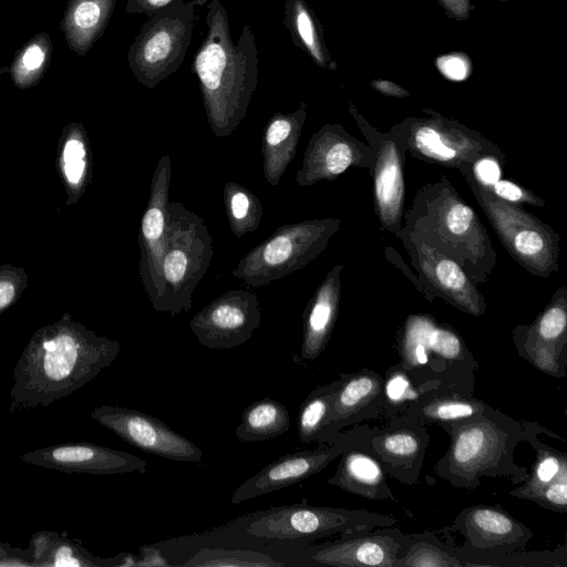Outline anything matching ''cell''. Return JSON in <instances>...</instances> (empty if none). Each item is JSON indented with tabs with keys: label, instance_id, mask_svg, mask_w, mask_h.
I'll return each instance as SVG.
<instances>
[{
	"label": "cell",
	"instance_id": "obj_1",
	"mask_svg": "<svg viewBox=\"0 0 567 567\" xmlns=\"http://www.w3.org/2000/svg\"><path fill=\"white\" fill-rule=\"evenodd\" d=\"M117 341L62 323L39 331L13 372L9 412L47 408L80 390L117 358Z\"/></svg>",
	"mask_w": 567,
	"mask_h": 567
},
{
	"label": "cell",
	"instance_id": "obj_2",
	"mask_svg": "<svg viewBox=\"0 0 567 567\" xmlns=\"http://www.w3.org/2000/svg\"><path fill=\"white\" fill-rule=\"evenodd\" d=\"M207 32L194 56L206 117L216 137H229L246 117L258 82V51L255 34L245 24L234 42L227 9L209 0Z\"/></svg>",
	"mask_w": 567,
	"mask_h": 567
},
{
	"label": "cell",
	"instance_id": "obj_3",
	"mask_svg": "<svg viewBox=\"0 0 567 567\" xmlns=\"http://www.w3.org/2000/svg\"><path fill=\"white\" fill-rule=\"evenodd\" d=\"M403 220L409 235L457 262L475 285L487 281L496 251L474 209L444 175L416 190Z\"/></svg>",
	"mask_w": 567,
	"mask_h": 567
},
{
	"label": "cell",
	"instance_id": "obj_4",
	"mask_svg": "<svg viewBox=\"0 0 567 567\" xmlns=\"http://www.w3.org/2000/svg\"><path fill=\"white\" fill-rule=\"evenodd\" d=\"M398 519L374 512L346 509L302 503L275 506L251 513L230 524L225 532L257 543L311 542L331 535H348L391 527Z\"/></svg>",
	"mask_w": 567,
	"mask_h": 567
},
{
	"label": "cell",
	"instance_id": "obj_5",
	"mask_svg": "<svg viewBox=\"0 0 567 567\" xmlns=\"http://www.w3.org/2000/svg\"><path fill=\"white\" fill-rule=\"evenodd\" d=\"M451 435L447 454L437 465V472L454 485L474 488L483 475H503L505 461L513 453L519 426L507 416L498 415L488 406L474 416L443 423Z\"/></svg>",
	"mask_w": 567,
	"mask_h": 567
},
{
	"label": "cell",
	"instance_id": "obj_6",
	"mask_svg": "<svg viewBox=\"0 0 567 567\" xmlns=\"http://www.w3.org/2000/svg\"><path fill=\"white\" fill-rule=\"evenodd\" d=\"M212 257L213 240L204 220L182 203L169 202L161 271L163 291L156 311L171 317L188 311Z\"/></svg>",
	"mask_w": 567,
	"mask_h": 567
},
{
	"label": "cell",
	"instance_id": "obj_7",
	"mask_svg": "<svg viewBox=\"0 0 567 567\" xmlns=\"http://www.w3.org/2000/svg\"><path fill=\"white\" fill-rule=\"evenodd\" d=\"M340 227L341 219L333 217L282 225L247 252L231 274L252 288L270 285L313 261Z\"/></svg>",
	"mask_w": 567,
	"mask_h": 567
},
{
	"label": "cell",
	"instance_id": "obj_8",
	"mask_svg": "<svg viewBox=\"0 0 567 567\" xmlns=\"http://www.w3.org/2000/svg\"><path fill=\"white\" fill-rule=\"evenodd\" d=\"M208 0H175L148 17L127 52L138 83L154 89L182 66L193 38L196 8Z\"/></svg>",
	"mask_w": 567,
	"mask_h": 567
},
{
	"label": "cell",
	"instance_id": "obj_9",
	"mask_svg": "<svg viewBox=\"0 0 567 567\" xmlns=\"http://www.w3.org/2000/svg\"><path fill=\"white\" fill-rule=\"evenodd\" d=\"M468 166L458 171L512 258L542 278L558 271L559 234L519 205L502 200L483 189L474 182Z\"/></svg>",
	"mask_w": 567,
	"mask_h": 567
},
{
	"label": "cell",
	"instance_id": "obj_10",
	"mask_svg": "<svg viewBox=\"0 0 567 567\" xmlns=\"http://www.w3.org/2000/svg\"><path fill=\"white\" fill-rule=\"evenodd\" d=\"M390 131L402 140L406 154L427 163L457 171L485 157L506 164V155L498 145L453 122L405 121Z\"/></svg>",
	"mask_w": 567,
	"mask_h": 567
},
{
	"label": "cell",
	"instance_id": "obj_11",
	"mask_svg": "<svg viewBox=\"0 0 567 567\" xmlns=\"http://www.w3.org/2000/svg\"><path fill=\"white\" fill-rule=\"evenodd\" d=\"M372 151L369 174L372 178L374 213L381 227L395 235L401 228L405 209L404 164L406 148L392 131L383 133L371 127L351 109Z\"/></svg>",
	"mask_w": 567,
	"mask_h": 567
},
{
	"label": "cell",
	"instance_id": "obj_12",
	"mask_svg": "<svg viewBox=\"0 0 567 567\" xmlns=\"http://www.w3.org/2000/svg\"><path fill=\"white\" fill-rule=\"evenodd\" d=\"M395 237L406 249L412 267L434 298H441L474 317L485 313V297L457 262L415 239L402 227L395 233Z\"/></svg>",
	"mask_w": 567,
	"mask_h": 567
},
{
	"label": "cell",
	"instance_id": "obj_13",
	"mask_svg": "<svg viewBox=\"0 0 567 567\" xmlns=\"http://www.w3.org/2000/svg\"><path fill=\"white\" fill-rule=\"evenodd\" d=\"M90 417L127 444L163 458L200 462L203 451L157 417L124 406L101 405Z\"/></svg>",
	"mask_w": 567,
	"mask_h": 567
},
{
	"label": "cell",
	"instance_id": "obj_14",
	"mask_svg": "<svg viewBox=\"0 0 567 567\" xmlns=\"http://www.w3.org/2000/svg\"><path fill=\"white\" fill-rule=\"evenodd\" d=\"M258 297L247 290H229L206 305L189 322L198 342L208 349H231L248 341L261 324Z\"/></svg>",
	"mask_w": 567,
	"mask_h": 567
},
{
	"label": "cell",
	"instance_id": "obj_15",
	"mask_svg": "<svg viewBox=\"0 0 567 567\" xmlns=\"http://www.w3.org/2000/svg\"><path fill=\"white\" fill-rule=\"evenodd\" d=\"M172 181V162L163 155L153 172L150 196L141 219L138 235L140 278L153 308L157 310L163 291L162 257L167 226V206Z\"/></svg>",
	"mask_w": 567,
	"mask_h": 567
},
{
	"label": "cell",
	"instance_id": "obj_16",
	"mask_svg": "<svg viewBox=\"0 0 567 567\" xmlns=\"http://www.w3.org/2000/svg\"><path fill=\"white\" fill-rule=\"evenodd\" d=\"M412 535L399 529L381 527L368 532L342 535V538L305 548L302 558L315 565L357 567H396Z\"/></svg>",
	"mask_w": 567,
	"mask_h": 567
},
{
	"label": "cell",
	"instance_id": "obj_17",
	"mask_svg": "<svg viewBox=\"0 0 567 567\" xmlns=\"http://www.w3.org/2000/svg\"><path fill=\"white\" fill-rule=\"evenodd\" d=\"M372 151L368 144L350 135L338 124H326L309 140L300 169L299 187L333 181L350 167L370 169Z\"/></svg>",
	"mask_w": 567,
	"mask_h": 567
},
{
	"label": "cell",
	"instance_id": "obj_18",
	"mask_svg": "<svg viewBox=\"0 0 567 567\" xmlns=\"http://www.w3.org/2000/svg\"><path fill=\"white\" fill-rule=\"evenodd\" d=\"M354 437L353 433L337 434L330 445L293 452L271 462L235 489L230 504L237 505L310 477L340 456L353 443Z\"/></svg>",
	"mask_w": 567,
	"mask_h": 567
},
{
	"label": "cell",
	"instance_id": "obj_19",
	"mask_svg": "<svg viewBox=\"0 0 567 567\" xmlns=\"http://www.w3.org/2000/svg\"><path fill=\"white\" fill-rule=\"evenodd\" d=\"M23 463L63 473L112 475L145 473L147 463L131 453L90 442L63 443L37 449L19 456Z\"/></svg>",
	"mask_w": 567,
	"mask_h": 567
},
{
	"label": "cell",
	"instance_id": "obj_20",
	"mask_svg": "<svg viewBox=\"0 0 567 567\" xmlns=\"http://www.w3.org/2000/svg\"><path fill=\"white\" fill-rule=\"evenodd\" d=\"M515 343L522 355L547 373L559 372V357L567 343V291L563 286L533 323L518 326Z\"/></svg>",
	"mask_w": 567,
	"mask_h": 567
},
{
	"label": "cell",
	"instance_id": "obj_21",
	"mask_svg": "<svg viewBox=\"0 0 567 567\" xmlns=\"http://www.w3.org/2000/svg\"><path fill=\"white\" fill-rule=\"evenodd\" d=\"M405 420L401 417L384 429L373 430L370 444L384 471L404 483H413L424 461L429 435L416 417L414 423H408L405 414Z\"/></svg>",
	"mask_w": 567,
	"mask_h": 567
},
{
	"label": "cell",
	"instance_id": "obj_22",
	"mask_svg": "<svg viewBox=\"0 0 567 567\" xmlns=\"http://www.w3.org/2000/svg\"><path fill=\"white\" fill-rule=\"evenodd\" d=\"M320 443L331 442L338 432L382 410L383 381L373 371L340 374Z\"/></svg>",
	"mask_w": 567,
	"mask_h": 567
},
{
	"label": "cell",
	"instance_id": "obj_23",
	"mask_svg": "<svg viewBox=\"0 0 567 567\" xmlns=\"http://www.w3.org/2000/svg\"><path fill=\"white\" fill-rule=\"evenodd\" d=\"M453 529L472 549L515 550L525 546L533 533L508 513L494 506H473L458 514Z\"/></svg>",
	"mask_w": 567,
	"mask_h": 567
},
{
	"label": "cell",
	"instance_id": "obj_24",
	"mask_svg": "<svg viewBox=\"0 0 567 567\" xmlns=\"http://www.w3.org/2000/svg\"><path fill=\"white\" fill-rule=\"evenodd\" d=\"M342 270L343 265L329 270L303 310L302 360L318 358L330 340L339 313Z\"/></svg>",
	"mask_w": 567,
	"mask_h": 567
},
{
	"label": "cell",
	"instance_id": "obj_25",
	"mask_svg": "<svg viewBox=\"0 0 567 567\" xmlns=\"http://www.w3.org/2000/svg\"><path fill=\"white\" fill-rule=\"evenodd\" d=\"M307 117V104L300 102L290 113L276 112L267 122L261 140L262 173L270 186L279 185L292 162Z\"/></svg>",
	"mask_w": 567,
	"mask_h": 567
},
{
	"label": "cell",
	"instance_id": "obj_26",
	"mask_svg": "<svg viewBox=\"0 0 567 567\" xmlns=\"http://www.w3.org/2000/svg\"><path fill=\"white\" fill-rule=\"evenodd\" d=\"M328 483L363 498L394 499L381 463L371 454L359 451L354 442L342 452Z\"/></svg>",
	"mask_w": 567,
	"mask_h": 567
},
{
	"label": "cell",
	"instance_id": "obj_27",
	"mask_svg": "<svg viewBox=\"0 0 567 567\" xmlns=\"http://www.w3.org/2000/svg\"><path fill=\"white\" fill-rule=\"evenodd\" d=\"M116 0H68L60 21L70 50L84 56L103 35Z\"/></svg>",
	"mask_w": 567,
	"mask_h": 567
},
{
	"label": "cell",
	"instance_id": "obj_28",
	"mask_svg": "<svg viewBox=\"0 0 567 567\" xmlns=\"http://www.w3.org/2000/svg\"><path fill=\"white\" fill-rule=\"evenodd\" d=\"M28 550L32 566L37 567H124L125 554L111 558L96 557L82 545L52 530L34 533Z\"/></svg>",
	"mask_w": 567,
	"mask_h": 567
},
{
	"label": "cell",
	"instance_id": "obj_29",
	"mask_svg": "<svg viewBox=\"0 0 567 567\" xmlns=\"http://www.w3.org/2000/svg\"><path fill=\"white\" fill-rule=\"evenodd\" d=\"M290 427V415L281 402L265 398L247 406L241 422L235 429V437L244 443L277 437Z\"/></svg>",
	"mask_w": 567,
	"mask_h": 567
},
{
	"label": "cell",
	"instance_id": "obj_30",
	"mask_svg": "<svg viewBox=\"0 0 567 567\" xmlns=\"http://www.w3.org/2000/svg\"><path fill=\"white\" fill-rule=\"evenodd\" d=\"M53 43L50 35L40 32L31 37L13 55L9 74L16 86L37 85L45 74L52 59Z\"/></svg>",
	"mask_w": 567,
	"mask_h": 567
},
{
	"label": "cell",
	"instance_id": "obj_31",
	"mask_svg": "<svg viewBox=\"0 0 567 567\" xmlns=\"http://www.w3.org/2000/svg\"><path fill=\"white\" fill-rule=\"evenodd\" d=\"M504 163L497 158L486 157L468 166L474 182L494 197L515 205L545 206L543 198L532 190L508 179H502Z\"/></svg>",
	"mask_w": 567,
	"mask_h": 567
},
{
	"label": "cell",
	"instance_id": "obj_32",
	"mask_svg": "<svg viewBox=\"0 0 567 567\" xmlns=\"http://www.w3.org/2000/svg\"><path fill=\"white\" fill-rule=\"evenodd\" d=\"M223 199L228 226L236 238H241L259 227L264 208L255 193L236 182H227Z\"/></svg>",
	"mask_w": 567,
	"mask_h": 567
},
{
	"label": "cell",
	"instance_id": "obj_33",
	"mask_svg": "<svg viewBox=\"0 0 567 567\" xmlns=\"http://www.w3.org/2000/svg\"><path fill=\"white\" fill-rule=\"evenodd\" d=\"M284 22L295 45L306 51L317 64L328 63L317 21L305 0L285 1Z\"/></svg>",
	"mask_w": 567,
	"mask_h": 567
},
{
	"label": "cell",
	"instance_id": "obj_34",
	"mask_svg": "<svg viewBox=\"0 0 567 567\" xmlns=\"http://www.w3.org/2000/svg\"><path fill=\"white\" fill-rule=\"evenodd\" d=\"M339 383L340 378L327 385L315 388L301 403L297 427L302 443H320Z\"/></svg>",
	"mask_w": 567,
	"mask_h": 567
},
{
	"label": "cell",
	"instance_id": "obj_35",
	"mask_svg": "<svg viewBox=\"0 0 567 567\" xmlns=\"http://www.w3.org/2000/svg\"><path fill=\"white\" fill-rule=\"evenodd\" d=\"M486 405L481 401L458 398L419 399L410 406V413L420 422H454L482 413Z\"/></svg>",
	"mask_w": 567,
	"mask_h": 567
},
{
	"label": "cell",
	"instance_id": "obj_36",
	"mask_svg": "<svg viewBox=\"0 0 567 567\" xmlns=\"http://www.w3.org/2000/svg\"><path fill=\"white\" fill-rule=\"evenodd\" d=\"M190 567H281L282 561L249 549L202 548L192 558L181 564Z\"/></svg>",
	"mask_w": 567,
	"mask_h": 567
},
{
	"label": "cell",
	"instance_id": "obj_37",
	"mask_svg": "<svg viewBox=\"0 0 567 567\" xmlns=\"http://www.w3.org/2000/svg\"><path fill=\"white\" fill-rule=\"evenodd\" d=\"M536 450L537 461L529 478L522 487L512 492L517 497L555 481L567 478V455L565 453L545 447L540 443H538Z\"/></svg>",
	"mask_w": 567,
	"mask_h": 567
},
{
	"label": "cell",
	"instance_id": "obj_38",
	"mask_svg": "<svg viewBox=\"0 0 567 567\" xmlns=\"http://www.w3.org/2000/svg\"><path fill=\"white\" fill-rule=\"evenodd\" d=\"M455 567L464 566L463 561L431 542L423 538L416 540L412 535L410 544L398 560L396 567Z\"/></svg>",
	"mask_w": 567,
	"mask_h": 567
},
{
	"label": "cell",
	"instance_id": "obj_39",
	"mask_svg": "<svg viewBox=\"0 0 567 567\" xmlns=\"http://www.w3.org/2000/svg\"><path fill=\"white\" fill-rule=\"evenodd\" d=\"M417 392L408 378V372L398 367L395 371H389L383 383L382 408H401L405 403L419 400ZM413 403V404H414Z\"/></svg>",
	"mask_w": 567,
	"mask_h": 567
},
{
	"label": "cell",
	"instance_id": "obj_40",
	"mask_svg": "<svg viewBox=\"0 0 567 567\" xmlns=\"http://www.w3.org/2000/svg\"><path fill=\"white\" fill-rule=\"evenodd\" d=\"M520 498L536 502L540 506L559 513L567 512V478L555 481L540 488L525 493Z\"/></svg>",
	"mask_w": 567,
	"mask_h": 567
},
{
	"label": "cell",
	"instance_id": "obj_41",
	"mask_svg": "<svg viewBox=\"0 0 567 567\" xmlns=\"http://www.w3.org/2000/svg\"><path fill=\"white\" fill-rule=\"evenodd\" d=\"M85 150L78 138L69 140L63 152L65 175L70 183L76 184L83 176L85 169Z\"/></svg>",
	"mask_w": 567,
	"mask_h": 567
},
{
	"label": "cell",
	"instance_id": "obj_42",
	"mask_svg": "<svg viewBox=\"0 0 567 567\" xmlns=\"http://www.w3.org/2000/svg\"><path fill=\"white\" fill-rule=\"evenodd\" d=\"M384 255L389 261H391L396 268H399L406 277L411 280V282L416 287V289L427 299L430 302L434 301V297L425 289L424 285L420 280L417 274L415 275L408 264L402 259L399 252L391 246H386L384 249Z\"/></svg>",
	"mask_w": 567,
	"mask_h": 567
},
{
	"label": "cell",
	"instance_id": "obj_43",
	"mask_svg": "<svg viewBox=\"0 0 567 567\" xmlns=\"http://www.w3.org/2000/svg\"><path fill=\"white\" fill-rule=\"evenodd\" d=\"M2 566L32 567L29 550L16 548L8 543L0 542V567Z\"/></svg>",
	"mask_w": 567,
	"mask_h": 567
},
{
	"label": "cell",
	"instance_id": "obj_44",
	"mask_svg": "<svg viewBox=\"0 0 567 567\" xmlns=\"http://www.w3.org/2000/svg\"><path fill=\"white\" fill-rule=\"evenodd\" d=\"M175 0H127L125 13L152 16L156 11L165 8Z\"/></svg>",
	"mask_w": 567,
	"mask_h": 567
},
{
	"label": "cell",
	"instance_id": "obj_45",
	"mask_svg": "<svg viewBox=\"0 0 567 567\" xmlns=\"http://www.w3.org/2000/svg\"><path fill=\"white\" fill-rule=\"evenodd\" d=\"M136 566L152 567L162 566L167 567L171 564L166 560L162 551L152 546H143L140 548V554L136 556Z\"/></svg>",
	"mask_w": 567,
	"mask_h": 567
},
{
	"label": "cell",
	"instance_id": "obj_46",
	"mask_svg": "<svg viewBox=\"0 0 567 567\" xmlns=\"http://www.w3.org/2000/svg\"><path fill=\"white\" fill-rule=\"evenodd\" d=\"M442 72L450 79L462 80L466 76L467 68L464 61L457 56H449L439 60Z\"/></svg>",
	"mask_w": 567,
	"mask_h": 567
},
{
	"label": "cell",
	"instance_id": "obj_47",
	"mask_svg": "<svg viewBox=\"0 0 567 567\" xmlns=\"http://www.w3.org/2000/svg\"><path fill=\"white\" fill-rule=\"evenodd\" d=\"M373 85L375 89L384 94L393 95V96H403L406 95V92L403 91L400 86H396L393 83L379 81L374 82Z\"/></svg>",
	"mask_w": 567,
	"mask_h": 567
},
{
	"label": "cell",
	"instance_id": "obj_48",
	"mask_svg": "<svg viewBox=\"0 0 567 567\" xmlns=\"http://www.w3.org/2000/svg\"><path fill=\"white\" fill-rule=\"evenodd\" d=\"M14 296V287L9 281H0V309L8 306Z\"/></svg>",
	"mask_w": 567,
	"mask_h": 567
}]
</instances>
